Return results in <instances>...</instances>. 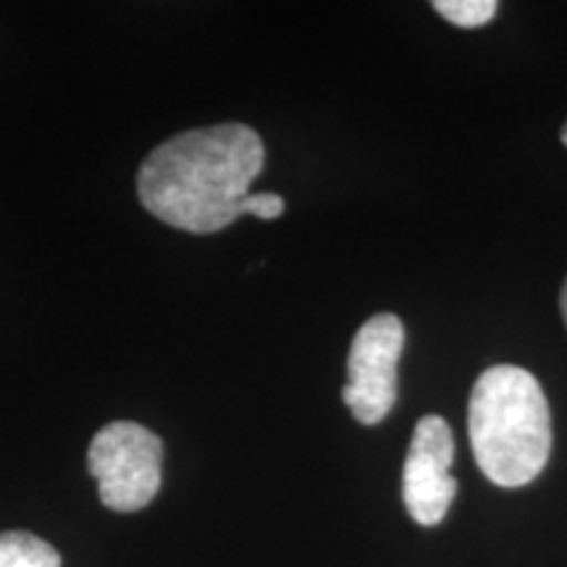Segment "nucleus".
Segmentation results:
<instances>
[{
    "label": "nucleus",
    "mask_w": 567,
    "mask_h": 567,
    "mask_svg": "<svg viewBox=\"0 0 567 567\" xmlns=\"http://www.w3.org/2000/svg\"><path fill=\"white\" fill-rule=\"evenodd\" d=\"M59 549L27 530L0 534V567H61Z\"/></svg>",
    "instance_id": "nucleus-6"
},
{
    "label": "nucleus",
    "mask_w": 567,
    "mask_h": 567,
    "mask_svg": "<svg viewBox=\"0 0 567 567\" xmlns=\"http://www.w3.org/2000/svg\"><path fill=\"white\" fill-rule=\"evenodd\" d=\"M264 163V140L247 124L182 132L142 163L140 203L174 229L221 231L243 216V203Z\"/></svg>",
    "instance_id": "nucleus-1"
},
{
    "label": "nucleus",
    "mask_w": 567,
    "mask_h": 567,
    "mask_svg": "<svg viewBox=\"0 0 567 567\" xmlns=\"http://www.w3.org/2000/svg\"><path fill=\"white\" fill-rule=\"evenodd\" d=\"M434 11L463 30H476L488 24L499 11L496 0H436Z\"/></svg>",
    "instance_id": "nucleus-7"
},
{
    "label": "nucleus",
    "mask_w": 567,
    "mask_h": 567,
    "mask_svg": "<svg viewBox=\"0 0 567 567\" xmlns=\"http://www.w3.org/2000/svg\"><path fill=\"white\" fill-rule=\"evenodd\" d=\"M455 436L442 415H423L415 425L405 467L402 499L410 517L421 526H439L455 502L457 481L452 476Z\"/></svg>",
    "instance_id": "nucleus-5"
},
{
    "label": "nucleus",
    "mask_w": 567,
    "mask_h": 567,
    "mask_svg": "<svg viewBox=\"0 0 567 567\" xmlns=\"http://www.w3.org/2000/svg\"><path fill=\"white\" fill-rule=\"evenodd\" d=\"M467 434L476 463L496 486L520 488L549 463V402L534 373L494 365L478 375L467 408Z\"/></svg>",
    "instance_id": "nucleus-2"
},
{
    "label": "nucleus",
    "mask_w": 567,
    "mask_h": 567,
    "mask_svg": "<svg viewBox=\"0 0 567 567\" xmlns=\"http://www.w3.org/2000/svg\"><path fill=\"white\" fill-rule=\"evenodd\" d=\"M563 145H565V147H567V124H565V126H563Z\"/></svg>",
    "instance_id": "nucleus-10"
},
{
    "label": "nucleus",
    "mask_w": 567,
    "mask_h": 567,
    "mask_svg": "<svg viewBox=\"0 0 567 567\" xmlns=\"http://www.w3.org/2000/svg\"><path fill=\"white\" fill-rule=\"evenodd\" d=\"M87 471L97 481V496L105 507L137 513L151 505L161 488L163 442L140 423H109L92 439Z\"/></svg>",
    "instance_id": "nucleus-3"
},
{
    "label": "nucleus",
    "mask_w": 567,
    "mask_h": 567,
    "mask_svg": "<svg viewBox=\"0 0 567 567\" xmlns=\"http://www.w3.org/2000/svg\"><path fill=\"white\" fill-rule=\"evenodd\" d=\"M405 347V323L394 313H379L360 326L352 339L342 389L344 405L363 425H375L396 405V365Z\"/></svg>",
    "instance_id": "nucleus-4"
},
{
    "label": "nucleus",
    "mask_w": 567,
    "mask_h": 567,
    "mask_svg": "<svg viewBox=\"0 0 567 567\" xmlns=\"http://www.w3.org/2000/svg\"><path fill=\"white\" fill-rule=\"evenodd\" d=\"M250 213V216H258L260 221H274L284 213V197L281 195H247L243 203V216Z\"/></svg>",
    "instance_id": "nucleus-8"
},
{
    "label": "nucleus",
    "mask_w": 567,
    "mask_h": 567,
    "mask_svg": "<svg viewBox=\"0 0 567 567\" xmlns=\"http://www.w3.org/2000/svg\"><path fill=\"white\" fill-rule=\"evenodd\" d=\"M559 310H563V321L567 326V279L563 284V295H559Z\"/></svg>",
    "instance_id": "nucleus-9"
}]
</instances>
